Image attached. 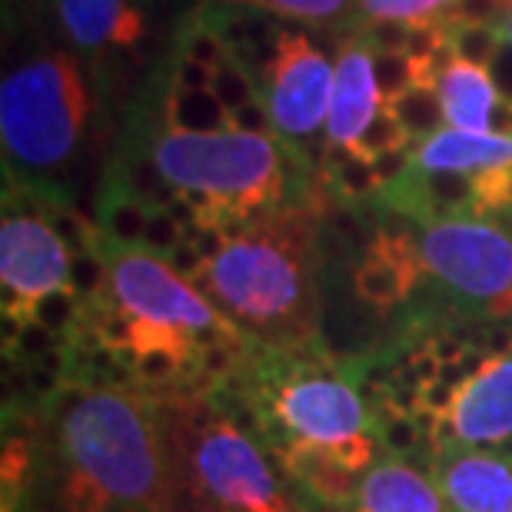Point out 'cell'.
Here are the masks:
<instances>
[{
  "label": "cell",
  "mask_w": 512,
  "mask_h": 512,
  "mask_svg": "<svg viewBox=\"0 0 512 512\" xmlns=\"http://www.w3.org/2000/svg\"><path fill=\"white\" fill-rule=\"evenodd\" d=\"M0 512H193L173 473L153 396L60 376L7 399Z\"/></svg>",
  "instance_id": "obj_1"
},
{
  "label": "cell",
  "mask_w": 512,
  "mask_h": 512,
  "mask_svg": "<svg viewBox=\"0 0 512 512\" xmlns=\"http://www.w3.org/2000/svg\"><path fill=\"white\" fill-rule=\"evenodd\" d=\"M94 250L107 263V283L90 300H77L64 376L160 399L210 393L240 370L256 343L163 256L120 247L100 230Z\"/></svg>",
  "instance_id": "obj_2"
},
{
  "label": "cell",
  "mask_w": 512,
  "mask_h": 512,
  "mask_svg": "<svg viewBox=\"0 0 512 512\" xmlns=\"http://www.w3.org/2000/svg\"><path fill=\"white\" fill-rule=\"evenodd\" d=\"M213 393L263 446L306 512H346L383 456L356 373L330 346H253Z\"/></svg>",
  "instance_id": "obj_3"
},
{
  "label": "cell",
  "mask_w": 512,
  "mask_h": 512,
  "mask_svg": "<svg viewBox=\"0 0 512 512\" xmlns=\"http://www.w3.org/2000/svg\"><path fill=\"white\" fill-rule=\"evenodd\" d=\"M114 147L150 160V167L180 190L200 223L237 230L266 213L313 207L330 213L333 197L320 180V163L273 133H190L160 120L153 104H133Z\"/></svg>",
  "instance_id": "obj_4"
},
{
  "label": "cell",
  "mask_w": 512,
  "mask_h": 512,
  "mask_svg": "<svg viewBox=\"0 0 512 512\" xmlns=\"http://www.w3.org/2000/svg\"><path fill=\"white\" fill-rule=\"evenodd\" d=\"M323 213L286 207L230 230L193 286L266 350H310L323 340Z\"/></svg>",
  "instance_id": "obj_5"
},
{
  "label": "cell",
  "mask_w": 512,
  "mask_h": 512,
  "mask_svg": "<svg viewBox=\"0 0 512 512\" xmlns=\"http://www.w3.org/2000/svg\"><path fill=\"white\" fill-rule=\"evenodd\" d=\"M97 97L74 57L34 50L0 84L4 193L37 207H77L87 153L94 150Z\"/></svg>",
  "instance_id": "obj_6"
},
{
  "label": "cell",
  "mask_w": 512,
  "mask_h": 512,
  "mask_svg": "<svg viewBox=\"0 0 512 512\" xmlns=\"http://www.w3.org/2000/svg\"><path fill=\"white\" fill-rule=\"evenodd\" d=\"M153 406L193 512H306L273 459L213 389L160 396Z\"/></svg>",
  "instance_id": "obj_7"
},
{
  "label": "cell",
  "mask_w": 512,
  "mask_h": 512,
  "mask_svg": "<svg viewBox=\"0 0 512 512\" xmlns=\"http://www.w3.org/2000/svg\"><path fill=\"white\" fill-rule=\"evenodd\" d=\"M409 227L423 263L416 310L436 320L512 323V213Z\"/></svg>",
  "instance_id": "obj_8"
},
{
  "label": "cell",
  "mask_w": 512,
  "mask_h": 512,
  "mask_svg": "<svg viewBox=\"0 0 512 512\" xmlns=\"http://www.w3.org/2000/svg\"><path fill=\"white\" fill-rule=\"evenodd\" d=\"M70 256H74L70 247L34 203L4 193V220H0L4 343L34 330L44 300L70 290Z\"/></svg>",
  "instance_id": "obj_9"
},
{
  "label": "cell",
  "mask_w": 512,
  "mask_h": 512,
  "mask_svg": "<svg viewBox=\"0 0 512 512\" xmlns=\"http://www.w3.org/2000/svg\"><path fill=\"white\" fill-rule=\"evenodd\" d=\"M333 77L336 70L310 37L300 30H283L280 57L270 67V74L260 80V97L270 110L273 137L303 150L316 163L323 160L316 140L330 117Z\"/></svg>",
  "instance_id": "obj_10"
},
{
  "label": "cell",
  "mask_w": 512,
  "mask_h": 512,
  "mask_svg": "<svg viewBox=\"0 0 512 512\" xmlns=\"http://www.w3.org/2000/svg\"><path fill=\"white\" fill-rule=\"evenodd\" d=\"M429 476L446 512H512V449H439Z\"/></svg>",
  "instance_id": "obj_11"
},
{
  "label": "cell",
  "mask_w": 512,
  "mask_h": 512,
  "mask_svg": "<svg viewBox=\"0 0 512 512\" xmlns=\"http://www.w3.org/2000/svg\"><path fill=\"white\" fill-rule=\"evenodd\" d=\"M380 107H383V97H380V87H376V74H373V47L366 44L363 34L356 30L353 40H343L340 60H336L323 150L326 147L356 150L363 130L373 124Z\"/></svg>",
  "instance_id": "obj_12"
},
{
  "label": "cell",
  "mask_w": 512,
  "mask_h": 512,
  "mask_svg": "<svg viewBox=\"0 0 512 512\" xmlns=\"http://www.w3.org/2000/svg\"><path fill=\"white\" fill-rule=\"evenodd\" d=\"M346 512H446V503L426 466L380 456Z\"/></svg>",
  "instance_id": "obj_13"
},
{
  "label": "cell",
  "mask_w": 512,
  "mask_h": 512,
  "mask_svg": "<svg viewBox=\"0 0 512 512\" xmlns=\"http://www.w3.org/2000/svg\"><path fill=\"white\" fill-rule=\"evenodd\" d=\"M57 14L70 44L87 54L107 47H137L147 34V17L130 0H57Z\"/></svg>",
  "instance_id": "obj_14"
},
{
  "label": "cell",
  "mask_w": 512,
  "mask_h": 512,
  "mask_svg": "<svg viewBox=\"0 0 512 512\" xmlns=\"http://www.w3.org/2000/svg\"><path fill=\"white\" fill-rule=\"evenodd\" d=\"M413 163L419 170H503L512 167V137L499 133H469V130H439L413 147Z\"/></svg>",
  "instance_id": "obj_15"
},
{
  "label": "cell",
  "mask_w": 512,
  "mask_h": 512,
  "mask_svg": "<svg viewBox=\"0 0 512 512\" xmlns=\"http://www.w3.org/2000/svg\"><path fill=\"white\" fill-rule=\"evenodd\" d=\"M439 100H443L446 127L469 130V133H489V120L503 97L489 67L466 64V60H453L443 77L436 80Z\"/></svg>",
  "instance_id": "obj_16"
},
{
  "label": "cell",
  "mask_w": 512,
  "mask_h": 512,
  "mask_svg": "<svg viewBox=\"0 0 512 512\" xmlns=\"http://www.w3.org/2000/svg\"><path fill=\"white\" fill-rule=\"evenodd\" d=\"M160 120L173 130L190 133L230 130V110L213 97V90H180L173 84L163 87Z\"/></svg>",
  "instance_id": "obj_17"
},
{
  "label": "cell",
  "mask_w": 512,
  "mask_h": 512,
  "mask_svg": "<svg viewBox=\"0 0 512 512\" xmlns=\"http://www.w3.org/2000/svg\"><path fill=\"white\" fill-rule=\"evenodd\" d=\"M389 114L399 120V127L409 133V140L423 143L429 137H436L439 130H446V114H443V100H439L436 87L416 84L406 94H399L393 100H386Z\"/></svg>",
  "instance_id": "obj_18"
},
{
  "label": "cell",
  "mask_w": 512,
  "mask_h": 512,
  "mask_svg": "<svg viewBox=\"0 0 512 512\" xmlns=\"http://www.w3.org/2000/svg\"><path fill=\"white\" fill-rule=\"evenodd\" d=\"M443 27H446V40L453 47L456 60H466V64H476V67H493L499 50L506 44V34L499 27H489V24H466V20H453L443 14Z\"/></svg>",
  "instance_id": "obj_19"
},
{
  "label": "cell",
  "mask_w": 512,
  "mask_h": 512,
  "mask_svg": "<svg viewBox=\"0 0 512 512\" xmlns=\"http://www.w3.org/2000/svg\"><path fill=\"white\" fill-rule=\"evenodd\" d=\"M173 44H177V50H173L177 57L197 60V64L210 67V70H217L220 64H227V60L233 57V50L223 44L210 27H203L197 20V14H190L187 20H183L177 37H173Z\"/></svg>",
  "instance_id": "obj_20"
},
{
  "label": "cell",
  "mask_w": 512,
  "mask_h": 512,
  "mask_svg": "<svg viewBox=\"0 0 512 512\" xmlns=\"http://www.w3.org/2000/svg\"><path fill=\"white\" fill-rule=\"evenodd\" d=\"M230 4H250L270 14H283L293 20H313V24H333L350 14L353 0H230Z\"/></svg>",
  "instance_id": "obj_21"
},
{
  "label": "cell",
  "mask_w": 512,
  "mask_h": 512,
  "mask_svg": "<svg viewBox=\"0 0 512 512\" xmlns=\"http://www.w3.org/2000/svg\"><path fill=\"white\" fill-rule=\"evenodd\" d=\"M210 90H213V97L230 110V114L260 97V84H256V77L240 64L237 57H230L227 64H220L217 70H213Z\"/></svg>",
  "instance_id": "obj_22"
},
{
  "label": "cell",
  "mask_w": 512,
  "mask_h": 512,
  "mask_svg": "<svg viewBox=\"0 0 512 512\" xmlns=\"http://www.w3.org/2000/svg\"><path fill=\"white\" fill-rule=\"evenodd\" d=\"M403 147H413V140H409V133L399 127V120L389 114V107L383 104L380 114L373 117V124L363 130L360 143H356V153L366 160H376L389 150H403Z\"/></svg>",
  "instance_id": "obj_23"
},
{
  "label": "cell",
  "mask_w": 512,
  "mask_h": 512,
  "mask_svg": "<svg viewBox=\"0 0 512 512\" xmlns=\"http://www.w3.org/2000/svg\"><path fill=\"white\" fill-rule=\"evenodd\" d=\"M456 0H360V10L366 20H403V24H416V20H429L453 7Z\"/></svg>",
  "instance_id": "obj_24"
},
{
  "label": "cell",
  "mask_w": 512,
  "mask_h": 512,
  "mask_svg": "<svg viewBox=\"0 0 512 512\" xmlns=\"http://www.w3.org/2000/svg\"><path fill=\"white\" fill-rule=\"evenodd\" d=\"M373 74H376V87H380L383 104L419 84V64L409 60L406 54H373Z\"/></svg>",
  "instance_id": "obj_25"
},
{
  "label": "cell",
  "mask_w": 512,
  "mask_h": 512,
  "mask_svg": "<svg viewBox=\"0 0 512 512\" xmlns=\"http://www.w3.org/2000/svg\"><path fill=\"white\" fill-rule=\"evenodd\" d=\"M180 243H183V227L170 217L167 210L153 207L150 220H147V233H143V250H150V253L163 256V260H170V253L177 250Z\"/></svg>",
  "instance_id": "obj_26"
},
{
  "label": "cell",
  "mask_w": 512,
  "mask_h": 512,
  "mask_svg": "<svg viewBox=\"0 0 512 512\" xmlns=\"http://www.w3.org/2000/svg\"><path fill=\"white\" fill-rule=\"evenodd\" d=\"M360 34L373 47V54H406L409 24L403 20H366Z\"/></svg>",
  "instance_id": "obj_27"
},
{
  "label": "cell",
  "mask_w": 512,
  "mask_h": 512,
  "mask_svg": "<svg viewBox=\"0 0 512 512\" xmlns=\"http://www.w3.org/2000/svg\"><path fill=\"white\" fill-rule=\"evenodd\" d=\"M512 0H456L453 7H446V17L466 20V24H489L503 30L509 17Z\"/></svg>",
  "instance_id": "obj_28"
},
{
  "label": "cell",
  "mask_w": 512,
  "mask_h": 512,
  "mask_svg": "<svg viewBox=\"0 0 512 512\" xmlns=\"http://www.w3.org/2000/svg\"><path fill=\"white\" fill-rule=\"evenodd\" d=\"M230 130H237V133H273L270 110H266L263 97L250 100L247 107L233 110V114H230Z\"/></svg>",
  "instance_id": "obj_29"
},
{
  "label": "cell",
  "mask_w": 512,
  "mask_h": 512,
  "mask_svg": "<svg viewBox=\"0 0 512 512\" xmlns=\"http://www.w3.org/2000/svg\"><path fill=\"white\" fill-rule=\"evenodd\" d=\"M210 80H213L210 67L173 54V77H170L173 87H180V90H210Z\"/></svg>",
  "instance_id": "obj_30"
},
{
  "label": "cell",
  "mask_w": 512,
  "mask_h": 512,
  "mask_svg": "<svg viewBox=\"0 0 512 512\" xmlns=\"http://www.w3.org/2000/svg\"><path fill=\"white\" fill-rule=\"evenodd\" d=\"M489 74H493V80H496L499 97L512 104V40H506V44H503V50H499V57H496V64H493Z\"/></svg>",
  "instance_id": "obj_31"
},
{
  "label": "cell",
  "mask_w": 512,
  "mask_h": 512,
  "mask_svg": "<svg viewBox=\"0 0 512 512\" xmlns=\"http://www.w3.org/2000/svg\"><path fill=\"white\" fill-rule=\"evenodd\" d=\"M503 34H506V40H512V7H509V17H506V24H503Z\"/></svg>",
  "instance_id": "obj_32"
}]
</instances>
